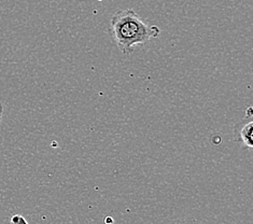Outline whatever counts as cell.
<instances>
[{
    "mask_svg": "<svg viewBox=\"0 0 253 224\" xmlns=\"http://www.w3.org/2000/svg\"><path fill=\"white\" fill-rule=\"evenodd\" d=\"M253 118H252V108L247 109V114L244 120L234 126L233 137L234 140L240 143L244 149L251 150L253 148Z\"/></svg>",
    "mask_w": 253,
    "mask_h": 224,
    "instance_id": "7a4b0ae2",
    "label": "cell"
},
{
    "mask_svg": "<svg viewBox=\"0 0 253 224\" xmlns=\"http://www.w3.org/2000/svg\"><path fill=\"white\" fill-rule=\"evenodd\" d=\"M2 116H3V105H2V102L0 101V122H1V120H2Z\"/></svg>",
    "mask_w": 253,
    "mask_h": 224,
    "instance_id": "277c9868",
    "label": "cell"
},
{
    "mask_svg": "<svg viewBox=\"0 0 253 224\" xmlns=\"http://www.w3.org/2000/svg\"><path fill=\"white\" fill-rule=\"evenodd\" d=\"M11 222H13V223H27V221L24 219V218L22 217V216H20V215H15V216H13V218H12L11 219Z\"/></svg>",
    "mask_w": 253,
    "mask_h": 224,
    "instance_id": "3957f363",
    "label": "cell"
},
{
    "mask_svg": "<svg viewBox=\"0 0 253 224\" xmlns=\"http://www.w3.org/2000/svg\"><path fill=\"white\" fill-rule=\"evenodd\" d=\"M109 30L123 55H130L137 46L147 45L161 34L159 26L144 23L132 9H123L113 14Z\"/></svg>",
    "mask_w": 253,
    "mask_h": 224,
    "instance_id": "6da1fadb",
    "label": "cell"
}]
</instances>
